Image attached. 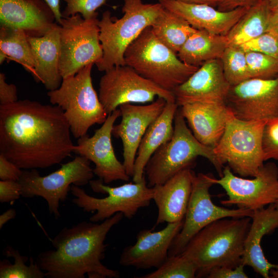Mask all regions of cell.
Here are the masks:
<instances>
[{
	"label": "cell",
	"mask_w": 278,
	"mask_h": 278,
	"mask_svg": "<svg viewBox=\"0 0 278 278\" xmlns=\"http://www.w3.org/2000/svg\"><path fill=\"white\" fill-rule=\"evenodd\" d=\"M21 169L13 162L0 154V179L1 180L19 181L22 174Z\"/></svg>",
	"instance_id": "cell-39"
},
{
	"label": "cell",
	"mask_w": 278,
	"mask_h": 278,
	"mask_svg": "<svg viewBox=\"0 0 278 278\" xmlns=\"http://www.w3.org/2000/svg\"><path fill=\"white\" fill-rule=\"evenodd\" d=\"M260 0H220L218 10L229 11L238 8H250Z\"/></svg>",
	"instance_id": "cell-42"
},
{
	"label": "cell",
	"mask_w": 278,
	"mask_h": 278,
	"mask_svg": "<svg viewBox=\"0 0 278 278\" xmlns=\"http://www.w3.org/2000/svg\"><path fill=\"white\" fill-rule=\"evenodd\" d=\"M97 17L84 19L80 14L63 17L60 23L59 70L62 78L102 58Z\"/></svg>",
	"instance_id": "cell-11"
},
{
	"label": "cell",
	"mask_w": 278,
	"mask_h": 278,
	"mask_svg": "<svg viewBox=\"0 0 278 278\" xmlns=\"http://www.w3.org/2000/svg\"><path fill=\"white\" fill-rule=\"evenodd\" d=\"M270 277L278 278V269H272L270 270Z\"/></svg>",
	"instance_id": "cell-47"
},
{
	"label": "cell",
	"mask_w": 278,
	"mask_h": 278,
	"mask_svg": "<svg viewBox=\"0 0 278 278\" xmlns=\"http://www.w3.org/2000/svg\"><path fill=\"white\" fill-rule=\"evenodd\" d=\"M253 179L238 177L230 168L224 167L220 179L213 178L214 184L220 185L228 196L221 201L224 205H235L238 208L252 211L262 209L278 200V168L273 162L264 164Z\"/></svg>",
	"instance_id": "cell-14"
},
{
	"label": "cell",
	"mask_w": 278,
	"mask_h": 278,
	"mask_svg": "<svg viewBox=\"0 0 278 278\" xmlns=\"http://www.w3.org/2000/svg\"><path fill=\"white\" fill-rule=\"evenodd\" d=\"M99 98L109 115L121 105L152 102L156 97L176 102L171 91L142 76L127 65L115 66L105 71L99 82Z\"/></svg>",
	"instance_id": "cell-13"
},
{
	"label": "cell",
	"mask_w": 278,
	"mask_h": 278,
	"mask_svg": "<svg viewBox=\"0 0 278 278\" xmlns=\"http://www.w3.org/2000/svg\"><path fill=\"white\" fill-rule=\"evenodd\" d=\"M28 39L35 60L34 80L49 91L58 89L63 79L59 70L60 25L55 22L44 36Z\"/></svg>",
	"instance_id": "cell-25"
},
{
	"label": "cell",
	"mask_w": 278,
	"mask_h": 278,
	"mask_svg": "<svg viewBox=\"0 0 278 278\" xmlns=\"http://www.w3.org/2000/svg\"><path fill=\"white\" fill-rule=\"evenodd\" d=\"M272 15L267 32L278 38V7L272 9Z\"/></svg>",
	"instance_id": "cell-43"
},
{
	"label": "cell",
	"mask_w": 278,
	"mask_h": 278,
	"mask_svg": "<svg viewBox=\"0 0 278 278\" xmlns=\"http://www.w3.org/2000/svg\"><path fill=\"white\" fill-rule=\"evenodd\" d=\"M251 220L247 216L220 219L191 238L180 254L196 265V277H207L216 267L235 268L241 264Z\"/></svg>",
	"instance_id": "cell-3"
},
{
	"label": "cell",
	"mask_w": 278,
	"mask_h": 278,
	"mask_svg": "<svg viewBox=\"0 0 278 278\" xmlns=\"http://www.w3.org/2000/svg\"><path fill=\"white\" fill-rule=\"evenodd\" d=\"M262 147L264 160L278 161V117L268 120L264 126Z\"/></svg>",
	"instance_id": "cell-36"
},
{
	"label": "cell",
	"mask_w": 278,
	"mask_h": 278,
	"mask_svg": "<svg viewBox=\"0 0 278 278\" xmlns=\"http://www.w3.org/2000/svg\"><path fill=\"white\" fill-rule=\"evenodd\" d=\"M192 132L202 144L215 148L221 139L230 109L226 103L194 102L180 106Z\"/></svg>",
	"instance_id": "cell-22"
},
{
	"label": "cell",
	"mask_w": 278,
	"mask_h": 278,
	"mask_svg": "<svg viewBox=\"0 0 278 278\" xmlns=\"http://www.w3.org/2000/svg\"><path fill=\"white\" fill-rule=\"evenodd\" d=\"M275 205L276 208L277 210H278V200H277V202L275 203Z\"/></svg>",
	"instance_id": "cell-49"
},
{
	"label": "cell",
	"mask_w": 278,
	"mask_h": 278,
	"mask_svg": "<svg viewBox=\"0 0 278 278\" xmlns=\"http://www.w3.org/2000/svg\"><path fill=\"white\" fill-rule=\"evenodd\" d=\"M176 102H166L160 116L149 126L138 148L132 176L137 183L144 176L145 167L153 153L172 137L174 118L178 110Z\"/></svg>",
	"instance_id": "cell-26"
},
{
	"label": "cell",
	"mask_w": 278,
	"mask_h": 278,
	"mask_svg": "<svg viewBox=\"0 0 278 278\" xmlns=\"http://www.w3.org/2000/svg\"><path fill=\"white\" fill-rule=\"evenodd\" d=\"M269 2L272 9L278 7V0H269Z\"/></svg>",
	"instance_id": "cell-48"
},
{
	"label": "cell",
	"mask_w": 278,
	"mask_h": 278,
	"mask_svg": "<svg viewBox=\"0 0 278 278\" xmlns=\"http://www.w3.org/2000/svg\"><path fill=\"white\" fill-rule=\"evenodd\" d=\"M93 65L89 64L75 75L63 78L58 89L47 93L50 103L63 111L76 138L86 135L93 125L102 124L108 115L92 84Z\"/></svg>",
	"instance_id": "cell-7"
},
{
	"label": "cell",
	"mask_w": 278,
	"mask_h": 278,
	"mask_svg": "<svg viewBox=\"0 0 278 278\" xmlns=\"http://www.w3.org/2000/svg\"><path fill=\"white\" fill-rule=\"evenodd\" d=\"M272 11L269 0H260L250 7L226 35L228 45L240 46L267 32Z\"/></svg>",
	"instance_id": "cell-28"
},
{
	"label": "cell",
	"mask_w": 278,
	"mask_h": 278,
	"mask_svg": "<svg viewBox=\"0 0 278 278\" xmlns=\"http://www.w3.org/2000/svg\"><path fill=\"white\" fill-rule=\"evenodd\" d=\"M8 59L20 64L32 74L35 60L26 32L20 29L0 27V64Z\"/></svg>",
	"instance_id": "cell-29"
},
{
	"label": "cell",
	"mask_w": 278,
	"mask_h": 278,
	"mask_svg": "<svg viewBox=\"0 0 278 278\" xmlns=\"http://www.w3.org/2000/svg\"><path fill=\"white\" fill-rule=\"evenodd\" d=\"M185 3L195 4H205L215 7L218 6L220 0H176Z\"/></svg>",
	"instance_id": "cell-46"
},
{
	"label": "cell",
	"mask_w": 278,
	"mask_h": 278,
	"mask_svg": "<svg viewBox=\"0 0 278 278\" xmlns=\"http://www.w3.org/2000/svg\"><path fill=\"white\" fill-rule=\"evenodd\" d=\"M56 21L43 0H0L1 26L20 29L29 37L44 36Z\"/></svg>",
	"instance_id": "cell-20"
},
{
	"label": "cell",
	"mask_w": 278,
	"mask_h": 278,
	"mask_svg": "<svg viewBox=\"0 0 278 278\" xmlns=\"http://www.w3.org/2000/svg\"><path fill=\"white\" fill-rule=\"evenodd\" d=\"M198 157L207 159L215 167L220 177L223 165L214 148L198 141L188 128L180 109L174 118V131L171 139L162 145L151 156L144 170L148 186L162 184L180 171L192 168Z\"/></svg>",
	"instance_id": "cell-5"
},
{
	"label": "cell",
	"mask_w": 278,
	"mask_h": 278,
	"mask_svg": "<svg viewBox=\"0 0 278 278\" xmlns=\"http://www.w3.org/2000/svg\"><path fill=\"white\" fill-rule=\"evenodd\" d=\"M194 172L192 168H186L164 183L152 187V200L158 210L157 224L184 219L191 195Z\"/></svg>",
	"instance_id": "cell-23"
},
{
	"label": "cell",
	"mask_w": 278,
	"mask_h": 278,
	"mask_svg": "<svg viewBox=\"0 0 278 278\" xmlns=\"http://www.w3.org/2000/svg\"><path fill=\"white\" fill-rule=\"evenodd\" d=\"M166 9L178 14L197 30L226 36L249 8L229 11L217 10L210 5L183 3L176 0H159Z\"/></svg>",
	"instance_id": "cell-21"
},
{
	"label": "cell",
	"mask_w": 278,
	"mask_h": 278,
	"mask_svg": "<svg viewBox=\"0 0 278 278\" xmlns=\"http://www.w3.org/2000/svg\"><path fill=\"white\" fill-rule=\"evenodd\" d=\"M151 26L156 37L176 54L197 30L183 18L164 7Z\"/></svg>",
	"instance_id": "cell-30"
},
{
	"label": "cell",
	"mask_w": 278,
	"mask_h": 278,
	"mask_svg": "<svg viewBox=\"0 0 278 278\" xmlns=\"http://www.w3.org/2000/svg\"><path fill=\"white\" fill-rule=\"evenodd\" d=\"M268 120H245L229 113L214 152L220 162L240 177H254L264 165L263 133Z\"/></svg>",
	"instance_id": "cell-8"
},
{
	"label": "cell",
	"mask_w": 278,
	"mask_h": 278,
	"mask_svg": "<svg viewBox=\"0 0 278 278\" xmlns=\"http://www.w3.org/2000/svg\"><path fill=\"white\" fill-rule=\"evenodd\" d=\"M251 223L244 242L241 264L251 267L264 278L270 277V271L278 269V264L270 263L265 257L260 245L263 236L278 228V210L275 204L254 211Z\"/></svg>",
	"instance_id": "cell-24"
},
{
	"label": "cell",
	"mask_w": 278,
	"mask_h": 278,
	"mask_svg": "<svg viewBox=\"0 0 278 278\" xmlns=\"http://www.w3.org/2000/svg\"><path fill=\"white\" fill-rule=\"evenodd\" d=\"M240 46L246 52L254 51L278 58V38L267 32Z\"/></svg>",
	"instance_id": "cell-37"
},
{
	"label": "cell",
	"mask_w": 278,
	"mask_h": 278,
	"mask_svg": "<svg viewBox=\"0 0 278 278\" xmlns=\"http://www.w3.org/2000/svg\"><path fill=\"white\" fill-rule=\"evenodd\" d=\"M94 174L90 161L81 155L45 176H41L36 169L23 170L19 181L22 187L21 196L42 197L47 203L50 214L58 219L60 217V203L65 201L71 186L88 184Z\"/></svg>",
	"instance_id": "cell-10"
},
{
	"label": "cell",
	"mask_w": 278,
	"mask_h": 278,
	"mask_svg": "<svg viewBox=\"0 0 278 278\" xmlns=\"http://www.w3.org/2000/svg\"><path fill=\"white\" fill-rule=\"evenodd\" d=\"M197 268L188 258L181 254L168 256L164 263L155 271L142 278H194Z\"/></svg>",
	"instance_id": "cell-33"
},
{
	"label": "cell",
	"mask_w": 278,
	"mask_h": 278,
	"mask_svg": "<svg viewBox=\"0 0 278 278\" xmlns=\"http://www.w3.org/2000/svg\"><path fill=\"white\" fill-rule=\"evenodd\" d=\"M124 59L126 65L171 92L199 68L183 62L177 54L156 37L151 26L146 28L127 47Z\"/></svg>",
	"instance_id": "cell-6"
},
{
	"label": "cell",
	"mask_w": 278,
	"mask_h": 278,
	"mask_svg": "<svg viewBox=\"0 0 278 278\" xmlns=\"http://www.w3.org/2000/svg\"><path fill=\"white\" fill-rule=\"evenodd\" d=\"M89 184L95 193L107 194L108 196L98 198L89 195L79 186L72 185V202L85 212L96 213L90 221L98 222L121 212L128 219H131L142 207L148 206L152 200L153 187L147 185L145 176L138 182H130L119 186L111 187L104 184L102 180H91Z\"/></svg>",
	"instance_id": "cell-9"
},
{
	"label": "cell",
	"mask_w": 278,
	"mask_h": 278,
	"mask_svg": "<svg viewBox=\"0 0 278 278\" xmlns=\"http://www.w3.org/2000/svg\"><path fill=\"white\" fill-rule=\"evenodd\" d=\"M22 194V187L19 181L1 180L0 202L8 203L20 198Z\"/></svg>",
	"instance_id": "cell-38"
},
{
	"label": "cell",
	"mask_w": 278,
	"mask_h": 278,
	"mask_svg": "<svg viewBox=\"0 0 278 278\" xmlns=\"http://www.w3.org/2000/svg\"><path fill=\"white\" fill-rule=\"evenodd\" d=\"M3 254L7 257L14 258L11 264L7 259L0 262L1 278H43L45 277L44 272L41 269L36 260L32 256L29 258V265H26L28 260L27 256L22 255L19 251L11 246H7L3 250Z\"/></svg>",
	"instance_id": "cell-31"
},
{
	"label": "cell",
	"mask_w": 278,
	"mask_h": 278,
	"mask_svg": "<svg viewBox=\"0 0 278 278\" xmlns=\"http://www.w3.org/2000/svg\"><path fill=\"white\" fill-rule=\"evenodd\" d=\"M214 177L210 173L194 172L192 192L183 224L170 246L168 256L180 254L197 233L215 220L227 217H252L253 211L251 210L229 209L213 202L210 189L214 185Z\"/></svg>",
	"instance_id": "cell-12"
},
{
	"label": "cell",
	"mask_w": 278,
	"mask_h": 278,
	"mask_svg": "<svg viewBox=\"0 0 278 278\" xmlns=\"http://www.w3.org/2000/svg\"><path fill=\"white\" fill-rule=\"evenodd\" d=\"M228 46L226 36L197 30L187 39L177 55L185 64L199 67L210 60L221 59Z\"/></svg>",
	"instance_id": "cell-27"
},
{
	"label": "cell",
	"mask_w": 278,
	"mask_h": 278,
	"mask_svg": "<svg viewBox=\"0 0 278 278\" xmlns=\"http://www.w3.org/2000/svg\"><path fill=\"white\" fill-rule=\"evenodd\" d=\"M50 7L53 11L56 19V22L58 24L61 21L62 17L60 11V0H43Z\"/></svg>",
	"instance_id": "cell-44"
},
{
	"label": "cell",
	"mask_w": 278,
	"mask_h": 278,
	"mask_svg": "<svg viewBox=\"0 0 278 278\" xmlns=\"http://www.w3.org/2000/svg\"><path fill=\"white\" fill-rule=\"evenodd\" d=\"M64 112L24 99L0 105V154L23 170L44 169L68 157L75 145Z\"/></svg>",
	"instance_id": "cell-1"
},
{
	"label": "cell",
	"mask_w": 278,
	"mask_h": 278,
	"mask_svg": "<svg viewBox=\"0 0 278 278\" xmlns=\"http://www.w3.org/2000/svg\"><path fill=\"white\" fill-rule=\"evenodd\" d=\"M245 266L240 264L235 268L218 267L211 270L207 277L208 278H247L244 271Z\"/></svg>",
	"instance_id": "cell-40"
},
{
	"label": "cell",
	"mask_w": 278,
	"mask_h": 278,
	"mask_svg": "<svg viewBox=\"0 0 278 278\" xmlns=\"http://www.w3.org/2000/svg\"><path fill=\"white\" fill-rule=\"evenodd\" d=\"M251 78L268 79L278 76V58L254 51L246 52Z\"/></svg>",
	"instance_id": "cell-34"
},
{
	"label": "cell",
	"mask_w": 278,
	"mask_h": 278,
	"mask_svg": "<svg viewBox=\"0 0 278 278\" xmlns=\"http://www.w3.org/2000/svg\"><path fill=\"white\" fill-rule=\"evenodd\" d=\"M120 115L119 109L109 114L93 136L89 137L86 134L79 138L73 149L75 153L94 163L93 172L105 184L117 180L128 181L130 177L123 163L117 159L111 141L114 123Z\"/></svg>",
	"instance_id": "cell-16"
},
{
	"label": "cell",
	"mask_w": 278,
	"mask_h": 278,
	"mask_svg": "<svg viewBox=\"0 0 278 278\" xmlns=\"http://www.w3.org/2000/svg\"><path fill=\"white\" fill-rule=\"evenodd\" d=\"M124 2L121 18L112 17L107 10L98 20L103 56L95 64L100 71L126 65L124 54L127 47L146 28L152 26L164 9L160 3L145 4L142 0Z\"/></svg>",
	"instance_id": "cell-4"
},
{
	"label": "cell",
	"mask_w": 278,
	"mask_h": 278,
	"mask_svg": "<svg viewBox=\"0 0 278 278\" xmlns=\"http://www.w3.org/2000/svg\"><path fill=\"white\" fill-rule=\"evenodd\" d=\"M220 59L224 76L231 86L251 78L246 51L240 46L228 45Z\"/></svg>",
	"instance_id": "cell-32"
},
{
	"label": "cell",
	"mask_w": 278,
	"mask_h": 278,
	"mask_svg": "<svg viewBox=\"0 0 278 278\" xmlns=\"http://www.w3.org/2000/svg\"><path fill=\"white\" fill-rule=\"evenodd\" d=\"M183 220L168 223L162 230L140 231L133 245L126 247L119 259L120 265L137 269L159 268L168 256L170 246L183 224Z\"/></svg>",
	"instance_id": "cell-18"
},
{
	"label": "cell",
	"mask_w": 278,
	"mask_h": 278,
	"mask_svg": "<svg viewBox=\"0 0 278 278\" xmlns=\"http://www.w3.org/2000/svg\"><path fill=\"white\" fill-rule=\"evenodd\" d=\"M15 216L16 211L12 208L7 210L1 214L0 215V229H2L4 225L8 222V221L14 219Z\"/></svg>",
	"instance_id": "cell-45"
},
{
	"label": "cell",
	"mask_w": 278,
	"mask_h": 278,
	"mask_svg": "<svg viewBox=\"0 0 278 278\" xmlns=\"http://www.w3.org/2000/svg\"><path fill=\"white\" fill-rule=\"evenodd\" d=\"M18 101L17 89L13 84H8L6 81L4 73H0V103L5 105Z\"/></svg>",
	"instance_id": "cell-41"
},
{
	"label": "cell",
	"mask_w": 278,
	"mask_h": 278,
	"mask_svg": "<svg viewBox=\"0 0 278 278\" xmlns=\"http://www.w3.org/2000/svg\"><path fill=\"white\" fill-rule=\"evenodd\" d=\"M166 101L162 97L147 105L124 103L118 108L121 119L114 125L112 135L120 138L123 146V164L130 177L133 175L134 162L141 140L149 126L160 116Z\"/></svg>",
	"instance_id": "cell-17"
},
{
	"label": "cell",
	"mask_w": 278,
	"mask_h": 278,
	"mask_svg": "<svg viewBox=\"0 0 278 278\" xmlns=\"http://www.w3.org/2000/svg\"><path fill=\"white\" fill-rule=\"evenodd\" d=\"M225 103L240 119L262 120L278 117V76L250 78L231 86Z\"/></svg>",
	"instance_id": "cell-15"
},
{
	"label": "cell",
	"mask_w": 278,
	"mask_h": 278,
	"mask_svg": "<svg viewBox=\"0 0 278 278\" xmlns=\"http://www.w3.org/2000/svg\"><path fill=\"white\" fill-rule=\"evenodd\" d=\"M230 87L224 76L221 59H217L200 66L172 92L180 107L194 102L225 103Z\"/></svg>",
	"instance_id": "cell-19"
},
{
	"label": "cell",
	"mask_w": 278,
	"mask_h": 278,
	"mask_svg": "<svg viewBox=\"0 0 278 278\" xmlns=\"http://www.w3.org/2000/svg\"><path fill=\"white\" fill-rule=\"evenodd\" d=\"M66 4L62 12V17L80 14L84 19L97 18L96 10L105 5L107 0H63Z\"/></svg>",
	"instance_id": "cell-35"
},
{
	"label": "cell",
	"mask_w": 278,
	"mask_h": 278,
	"mask_svg": "<svg viewBox=\"0 0 278 278\" xmlns=\"http://www.w3.org/2000/svg\"><path fill=\"white\" fill-rule=\"evenodd\" d=\"M124 214L119 212L98 224L82 221L63 228L51 240L54 249L41 252L36 261L49 278H118V270L109 268L101 260L111 228Z\"/></svg>",
	"instance_id": "cell-2"
}]
</instances>
